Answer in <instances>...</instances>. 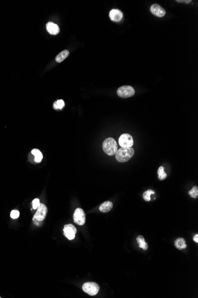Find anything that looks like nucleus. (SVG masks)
<instances>
[{"label":"nucleus","instance_id":"obj_6","mask_svg":"<svg viewBox=\"0 0 198 298\" xmlns=\"http://www.w3.org/2000/svg\"><path fill=\"white\" fill-rule=\"evenodd\" d=\"M74 221L79 225H83L85 223V214L83 209L80 208H77L73 215Z\"/></svg>","mask_w":198,"mask_h":298},{"label":"nucleus","instance_id":"obj_17","mask_svg":"<svg viewBox=\"0 0 198 298\" xmlns=\"http://www.w3.org/2000/svg\"><path fill=\"white\" fill-rule=\"evenodd\" d=\"M65 106L64 101L62 100H59L55 101L53 104V108L55 110H61L63 107Z\"/></svg>","mask_w":198,"mask_h":298},{"label":"nucleus","instance_id":"obj_9","mask_svg":"<svg viewBox=\"0 0 198 298\" xmlns=\"http://www.w3.org/2000/svg\"><path fill=\"white\" fill-rule=\"evenodd\" d=\"M150 11L154 15L159 17H163L165 15L166 11L162 7L157 4H154L151 6Z\"/></svg>","mask_w":198,"mask_h":298},{"label":"nucleus","instance_id":"obj_23","mask_svg":"<svg viewBox=\"0 0 198 298\" xmlns=\"http://www.w3.org/2000/svg\"><path fill=\"white\" fill-rule=\"evenodd\" d=\"M176 2H178V3H186V4H189V3H191L192 2L191 0H187V1H186V0H185V1H183V0H177Z\"/></svg>","mask_w":198,"mask_h":298},{"label":"nucleus","instance_id":"obj_25","mask_svg":"<svg viewBox=\"0 0 198 298\" xmlns=\"http://www.w3.org/2000/svg\"><path fill=\"white\" fill-rule=\"evenodd\" d=\"M0 298H1V297H0Z\"/></svg>","mask_w":198,"mask_h":298},{"label":"nucleus","instance_id":"obj_19","mask_svg":"<svg viewBox=\"0 0 198 298\" xmlns=\"http://www.w3.org/2000/svg\"><path fill=\"white\" fill-rule=\"evenodd\" d=\"M155 194V192L154 190L149 189L144 193L143 198L145 201L148 202V201L151 200V195L152 194Z\"/></svg>","mask_w":198,"mask_h":298},{"label":"nucleus","instance_id":"obj_16","mask_svg":"<svg viewBox=\"0 0 198 298\" xmlns=\"http://www.w3.org/2000/svg\"><path fill=\"white\" fill-rule=\"evenodd\" d=\"M137 242L139 244V248L143 249L144 250H147L148 248V244L146 242L144 237L142 236H139L137 238Z\"/></svg>","mask_w":198,"mask_h":298},{"label":"nucleus","instance_id":"obj_24","mask_svg":"<svg viewBox=\"0 0 198 298\" xmlns=\"http://www.w3.org/2000/svg\"><path fill=\"white\" fill-rule=\"evenodd\" d=\"M193 240L195 241V242L198 243V235L197 234L195 235V236L193 237Z\"/></svg>","mask_w":198,"mask_h":298},{"label":"nucleus","instance_id":"obj_15","mask_svg":"<svg viewBox=\"0 0 198 298\" xmlns=\"http://www.w3.org/2000/svg\"><path fill=\"white\" fill-rule=\"evenodd\" d=\"M69 54V52L68 50H64L61 52L55 58V60L58 63H61L67 59Z\"/></svg>","mask_w":198,"mask_h":298},{"label":"nucleus","instance_id":"obj_4","mask_svg":"<svg viewBox=\"0 0 198 298\" xmlns=\"http://www.w3.org/2000/svg\"><path fill=\"white\" fill-rule=\"evenodd\" d=\"M135 89L133 88L128 85L123 86L120 87L117 91V95L121 98H126L132 96L135 94Z\"/></svg>","mask_w":198,"mask_h":298},{"label":"nucleus","instance_id":"obj_14","mask_svg":"<svg viewBox=\"0 0 198 298\" xmlns=\"http://www.w3.org/2000/svg\"><path fill=\"white\" fill-rule=\"evenodd\" d=\"M31 154L35 156V161L36 163H41L43 159V155L42 152L37 149H33L31 151Z\"/></svg>","mask_w":198,"mask_h":298},{"label":"nucleus","instance_id":"obj_21","mask_svg":"<svg viewBox=\"0 0 198 298\" xmlns=\"http://www.w3.org/2000/svg\"><path fill=\"white\" fill-rule=\"evenodd\" d=\"M19 215H20V213H19V211H18L17 210H13L10 214V217L13 219H16L19 218Z\"/></svg>","mask_w":198,"mask_h":298},{"label":"nucleus","instance_id":"obj_22","mask_svg":"<svg viewBox=\"0 0 198 298\" xmlns=\"http://www.w3.org/2000/svg\"><path fill=\"white\" fill-rule=\"evenodd\" d=\"M39 204H40V201H39V199L37 198L35 199L32 201V206H33V208L34 209H36L37 208V207H39Z\"/></svg>","mask_w":198,"mask_h":298},{"label":"nucleus","instance_id":"obj_11","mask_svg":"<svg viewBox=\"0 0 198 298\" xmlns=\"http://www.w3.org/2000/svg\"><path fill=\"white\" fill-rule=\"evenodd\" d=\"M46 29L51 35H57L60 31L59 26L52 22H49L46 25Z\"/></svg>","mask_w":198,"mask_h":298},{"label":"nucleus","instance_id":"obj_7","mask_svg":"<svg viewBox=\"0 0 198 298\" xmlns=\"http://www.w3.org/2000/svg\"><path fill=\"white\" fill-rule=\"evenodd\" d=\"M47 213V208L43 204H39L37 208L36 213H35L33 218L38 221H42L46 218Z\"/></svg>","mask_w":198,"mask_h":298},{"label":"nucleus","instance_id":"obj_3","mask_svg":"<svg viewBox=\"0 0 198 298\" xmlns=\"http://www.w3.org/2000/svg\"><path fill=\"white\" fill-rule=\"evenodd\" d=\"M83 291L90 296H95L100 291L99 286L94 282H86L83 285Z\"/></svg>","mask_w":198,"mask_h":298},{"label":"nucleus","instance_id":"obj_18","mask_svg":"<svg viewBox=\"0 0 198 298\" xmlns=\"http://www.w3.org/2000/svg\"><path fill=\"white\" fill-rule=\"evenodd\" d=\"M158 178H159V179L161 180H163L165 179L166 178H167V174L165 173L164 167L162 166L160 167V168H158Z\"/></svg>","mask_w":198,"mask_h":298},{"label":"nucleus","instance_id":"obj_1","mask_svg":"<svg viewBox=\"0 0 198 298\" xmlns=\"http://www.w3.org/2000/svg\"><path fill=\"white\" fill-rule=\"evenodd\" d=\"M116 159L119 162L125 163L131 159L134 155V149L132 148H121L116 153Z\"/></svg>","mask_w":198,"mask_h":298},{"label":"nucleus","instance_id":"obj_12","mask_svg":"<svg viewBox=\"0 0 198 298\" xmlns=\"http://www.w3.org/2000/svg\"><path fill=\"white\" fill-rule=\"evenodd\" d=\"M113 208V204L110 201H106L103 203H102L99 207V210L101 213H107L109 212Z\"/></svg>","mask_w":198,"mask_h":298},{"label":"nucleus","instance_id":"obj_20","mask_svg":"<svg viewBox=\"0 0 198 298\" xmlns=\"http://www.w3.org/2000/svg\"><path fill=\"white\" fill-rule=\"evenodd\" d=\"M189 194L193 198H197L198 196V188L197 186H194L191 190L189 192Z\"/></svg>","mask_w":198,"mask_h":298},{"label":"nucleus","instance_id":"obj_8","mask_svg":"<svg viewBox=\"0 0 198 298\" xmlns=\"http://www.w3.org/2000/svg\"><path fill=\"white\" fill-rule=\"evenodd\" d=\"M77 233V229L73 224L65 225L64 228V234L68 240H73Z\"/></svg>","mask_w":198,"mask_h":298},{"label":"nucleus","instance_id":"obj_2","mask_svg":"<svg viewBox=\"0 0 198 298\" xmlns=\"http://www.w3.org/2000/svg\"><path fill=\"white\" fill-rule=\"evenodd\" d=\"M103 149L106 154L114 155L117 151V144L116 141L112 138L106 139L103 143Z\"/></svg>","mask_w":198,"mask_h":298},{"label":"nucleus","instance_id":"obj_13","mask_svg":"<svg viewBox=\"0 0 198 298\" xmlns=\"http://www.w3.org/2000/svg\"><path fill=\"white\" fill-rule=\"evenodd\" d=\"M175 245L179 250H182L187 247L186 241L183 238H177L175 241Z\"/></svg>","mask_w":198,"mask_h":298},{"label":"nucleus","instance_id":"obj_5","mask_svg":"<svg viewBox=\"0 0 198 298\" xmlns=\"http://www.w3.org/2000/svg\"><path fill=\"white\" fill-rule=\"evenodd\" d=\"M119 144L122 148H131L133 145V138L128 133L122 134L119 138Z\"/></svg>","mask_w":198,"mask_h":298},{"label":"nucleus","instance_id":"obj_10","mask_svg":"<svg viewBox=\"0 0 198 298\" xmlns=\"http://www.w3.org/2000/svg\"><path fill=\"white\" fill-rule=\"evenodd\" d=\"M123 13L122 12L117 9H113L111 10L109 13V17L111 20L115 22H118L121 21L123 18Z\"/></svg>","mask_w":198,"mask_h":298}]
</instances>
